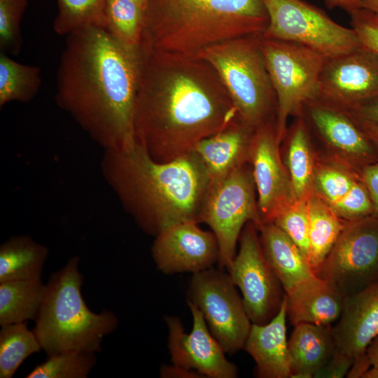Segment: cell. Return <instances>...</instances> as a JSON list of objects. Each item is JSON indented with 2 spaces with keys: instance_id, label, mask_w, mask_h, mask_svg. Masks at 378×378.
Instances as JSON below:
<instances>
[{
  "instance_id": "1",
  "label": "cell",
  "mask_w": 378,
  "mask_h": 378,
  "mask_svg": "<svg viewBox=\"0 0 378 378\" xmlns=\"http://www.w3.org/2000/svg\"><path fill=\"white\" fill-rule=\"evenodd\" d=\"M237 121L236 108L206 62L168 61L141 50L135 135L153 160H175Z\"/></svg>"
},
{
  "instance_id": "17",
  "label": "cell",
  "mask_w": 378,
  "mask_h": 378,
  "mask_svg": "<svg viewBox=\"0 0 378 378\" xmlns=\"http://www.w3.org/2000/svg\"><path fill=\"white\" fill-rule=\"evenodd\" d=\"M321 139L359 172L378 160V152L346 112L319 99L307 103L301 113Z\"/></svg>"
},
{
  "instance_id": "29",
  "label": "cell",
  "mask_w": 378,
  "mask_h": 378,
  "mask_svg": "<svg viewBox=\"0 0 378 378\" xmlns=\"http://www.w3.org/2000/svg\"><path fill=\"white\" fill-rule=\"evenodd\" d=\"M42 83L38 66L19 63L0 53V106L17 101L27 102L38 92Z\"/></svg>"
},
{
  "instance_id": "39",
  "label": "cell",
  "mask_w": 378,
  "mask_h": 378,
  "mask_svg": "<svg viewBox=\"0 0 378 378\" xmlns=\"http://www.w3.org/2000/svg\"><path fill=\"white\" fill-rule=\"evenodd\" d=\"M358 174L371 197L373 216L378 218V160L360 169Z\"/></svg>"
},
{
  "instance_id": "21",
  "label": "cell",
  "mask_w": 378,
  "mask_h": 378,
  "mask_svg": "<svg viewBox=\"0 0 378 378\" xmlns=\"http://www.w3.org/2000/svg\"><path fill=\"white\" fill-rule=\"evenodd\" d=\"M286 295L287 317L293 326L302 323L332 325L340 318L346 298L318 276Z\"/></svg>"
},
{
  "instance_id": "43",
  "label": "cell",
  "mask_w": 378,
  "mask_h": 378,
  "mask_svg": "<svg viewBox=\"0 0 378 378\" xmlns=\"http://www.w3.org/2000/svg\"><path fill=\"white\" fill-rule=\"evenodd\" d=\"M326 6L332 9L335 7L340 8L349 14L363 8L362 0H325Z\"/></svg>"
},
{
  "instance_id": "36",
  "label": "cell",
  "mask_w": 378,
  "mask_h": 378,
  "mask_svg": "<svg viewBox=\"0 0 378 378\" xmlns=\"http://www.w3.org/2000/svg\"><path fill=\"white\" fill-rule=\"evenodd\" d=\"M330 206L344 220L360 219L373 216L374 214L371 197L360 176L347 194Z\"/></svg>"
},
{
  "instance_id": "45",
  "label": "cell",
  "mask_w": 378,
  "mask_h": 378,
  "mask_svg": "<svg viewBox=\"0 0 378 378\" xmlns=\"http://www.w3.org/2000/svg\"><path fill=\"white\" fill-rule=\"evenodd\" d=\"M366 354L372 366L378 367V334L369 344Z\"/></svg>"
},
{
  "instance_id": "4",
  "label": "cell",
  "mask_w": 378,
  "mask_h": 378,
  "mask_svg": "<svg viewBox=\"0 0 378 378\" xmlns=\"http://www.w3.org/2000/svg\"><path fill=\"white\" fill-rule=\"evenodd\" d=\"M268 24L261 0H148L142 47L164 60L195 59L214 45L262 34Z\"/></svg>"
},
{
  "instance_id": "47",
  "label": "cell",
  "mask_w": 378,
  "mask_h": 378,
  "mask_svg": "<svg viewBox=\"0 0 378 378\" xmlns=\"http://www.w3.org/2000/svg\"><path fill=\"white\" fill-rule=\"evenodd\" d=\"M362 378H378V367L371 366L363 374Z\"/></svg>"
},
{
  "instance_id": "26",
  "label": "cell",
  "mask_w": 378,
  "mask_h": 378,
  "mask_svg": "<svg viewBox=\"0 0 378 378\" xmlns=\"http://www.w3.org/2000/svg\"><path fill=\"white\" fill-rule=\"evenodd\" d=\"M46 293L41 279L0 282V326L36 321Z\"/></svg>"
},
{
  "instance_id": "19",
  "label": "cell",
  "mask_w": 378,
  "mask_h": 378,
  "mask_svg": "<svg viewBox=\"0 0 378 378\" xmlns=\"http://www.w3.org/2000/svg\"><path fill=\"white\" fill-rule=\"evenodd\" d=\"M287 297L278 313L267 323H252L244 349L253 358L260 378L290 377L286 337Z\"/></svg>"
},
{
  "instance_id": "44",
  "label": "cell",
  "mask_w": 378,
  "mask_h": 378,
  "mask_svg": "<svg viewBox=\"0 0 378 378\" xmlns=\"http://www.w3.org/2000/svg\"><path fill=\"white\" fill-rule=\"evenodd\" d=\"M358 123V122H357ZM378 152V125L358 123Z\"/></svg>"
},
{
  "instance_id": "46",
  "label": "cell",
  "mask_w": 378,
  "mask_h": 378,
  "mask_svg": "<svg viewBox=\"0 0 378 378\" xmlns=\"http://www.w3.org/2000/svg\"><path fill=\"white\" fill-rule=\"evenodd\" d=\"M362 6L378 15V0H362Z\"/></svg>"
},
{
  "instance_id": "18",
  "label": "cell",
  "mask_w": 378,
  "mask_h": 378,
  "mask_svg": "<svg viewBox=\"0 0 378 378\" xmlns=\"http://www.w3.org/2000/svg\"><path fill=\"white\" fill-rule=\"evenodd\" d=\"M332 330L338 351L354 360L366 354L378 334V283L346 297Z\"/></svg>"
},
{
  "instance_id": "31",
  "label": "cell",
  "mask_w": 378,
  "mask_h": 378,
  "mask_svg": "<svg viewBox=\"0 0 378 378\" xmlns=\"http://www.w3.org/2000/svg\"><path fill=\"white\" fill-rule=\"evenodd\" d=\"M57 13L54 31L65 36L81 29L96 27L105 29L106 0H56Z\"/></svg>"
},
{
  "instance_id": "34",
  "label": "cell",
  "mask_w": 378,
  "mask_h": 378,
  "mask_svg": "<svg viewBox=\"0 0 378 378\" xmlns=\"http://www.w3.org/2000/svg\"><path fill=\"white\" fill-rule=\"evenodd\" d=\"M27 0H0V49L7 55H18L22 46L21 20Z\"/></svg>"
},
{
  "instance_id": "22",
  "label": "cell",
  "mask_w": 378,
  "mask_h": 378,
  "mask_svg": "<svg viewBox=\"0 0 378 378\" xmlns=\"http://www.w3.org/2000/svg\"><path fill=\"white\" fill-rule=\"evenodd\" d=\"M258 230L265 258L285 293L317 276L299 247L282 230L270 223Z\"/></svg>"
},
{
  "instance_id": "23",
  "label": "cell",
  "mask_w": 378,
  "mask_h": 378,
  "mask_svg": "<svg viewBox=\"0 0 378 378\" xmlns=\"http://www.w3.org/2000/svg\"><path fill=\"white\" fill-rule=\"evenodd\" d=\"M290 378H312L336 350L332 325L302 323L288 340Z\"/></svg>"
},
{
  "instance_id": "25",
  "label": "cell",
  "mask_w": 378,
  "mask_h": 378,
  "mask_svg": "<svg viewBox=\"0 0 378 378\" xmlns=\"http://www.w3.org/2000/svg\"><path fill=\"white\" fill-rule=\"evenodd\" d=\"M48 248L27 236L13 237L0 247V282L41 279Z\"/></svg>"
},
{
  "instance_id": "11",
  "label": "cell",
  "mask_w": 378,
  "mask_h": 378,
  "mask_svg": "<svg viewBox=\"0 0 378 378\" xmlns=\"http://www.w3.org/2000/svg\"><path fill=\"white\" fill-rule=\"evenodd\" d=\"M188 297L225 354L244 349L252 323L229 274L214 267L194 273Z\"/></svg>"
},
{
  "instance_id": "20",
  "label": "cell",
  "mask_w": 378,
  "mask_h": 378,
  "mask_svg": "<svg viewBox=\"0 0 378 378\" xmlns=\"http://www.w3.org/2000/svg\"><path fill=\"white\" fill-rule=\"evenodd\" d=\"M255 130L240 121L199 141L193 148L203 162L211 184L240 166L249 162L250 148Z\"/></svg>"
},
{
  "instance_id": "16",
  "label": "cell",
  "mask_w": 378,
  "mask_h": 378,
  "mask_svg": "<svg viewBox=\"0 0 378 378\" xmlns=\"http://www.w3.org/2000/svg\"><path fill=\"white\" fill-rule=\"evenodd\" d=\"M188 221L169 226L156 236L152 255L157 268L166 274L197 273L218 262L219 247L214 233Z\"/></svg>"
},
{
  "instance_id": "6",
  "label": "cell",
  "mask_w": 378,
  "mask_h": 378,
  "mask_svg": "<svg viewBox=\"0 0 378 378\" xmlns=\"http://www.w3.org/2000/svg\"><path fill=\"white\" fill-rule=\"evenodd\" d=\"M260 36L250 35L220 43L198 57L218 74L239 120L253 130L276 120V97L260 48Z\"/></svg>"
},
{
  "instance_id": "8",
  "label": "cell",
  "mask_w": 378,
  "mask_h": 378,
  "mask_svg": "<svg viewBox=\"0 0 378 378\" xmlns=\"http://www.w3.org/2000/svg\"><path fill=\"white\" fill-rule=\"evenodd\" d=\"M251 164L247 162L223 179L211 184L204 198L200 223L207 224L219 247L218 267L228 269L236 256L241 232L248 222L263 225L255 200Z\"/></svg>"
},
{
  "instance_id": "41",
  "label": "cell",
  "mask_w": 378,
  "mask_h": 378,
  "mask_svg": "<svg viewBox=\"0 0 378 378\" xmlns=\"http://www.w3.org/2000/svg\"><path fill=\"white\" fill-rule=\"evenodd\" d=\"M161 377L199 378L204 377L200 373L176 365H162L160 370Z\"/></svg>"
},
{
  "instance_id": "2",
  "label": "cell",
  "mask_w": 378,
  "mask_h": 378,
  "mask_svg": "<svg viewBox=\"0 0 378 378\" xmlns=\"http://www.w3.org/2000/svg\"><path fill=\"white\" fill-rule=\"evenodd\" d=\"M139 57L104 28L89 27L66 36L56 103L104 150H127L136 143Z\"/></svg>"
},
{
  "instance_id": "14",
  "label": "cell",
  "mask_w": 378,
  "mask_h": 378,
  "mask_svg": "<svg viewBox=\"0 0 378 378\" xmlns=\"http://www.w3.org/2000/svg\"><path fill=\"white\" fill-rule=\"evenodd\" d=\"M188 305L192 316L190 333L186 332L178 317H165L172 364L197 372L204 377H237V368L226 358L225 352L211 333L201 311L188 300Z\"/></svg>"
},
{
  "instance_id": "48",
  "label": "cell",
  "mask_w": 378,
  "mask_h": 378,
  "mask_svg": "<svg viewBox=\"0 0 378 378\" xmlns=\"http://www.w3.org/2000/svg\"><path fill=\"white\" fill-rule=\"evenodd\" d=\"M131 1L135 2L136 4L140 6L146 11L148 0H131Z\"/></svg>"
},
{
  "instance_id": "38",
  "label": "cell",
  "mask_w": 378,
  "mask_h": 378,
  "mask_svg": "<svg viewBox=\"0 0 378 378\" xmlns=\"http://www.w3.org/2000/svg\"><path fill=\"white\" fill-rule=\"evenodd\" d=\"M354 360L337 349L329 360L314 374V378H343L347 375Z\"/></svg>"
},
{
  "instance_id": "28",
  "label": "cell",
  "mask_w": 378,
  "mask_h": 378,
  "mask_svg": "<svg viewBox=\"0 0 378 378\" xmlns=\"http://www.w3.org/2000/svg\"><path fill=\"white\" fill-rule=\"evenodd\" d=\"M105 29L130 55L139 57L146 25V11L131 0H106Z\"/></svg>"
},
{
  "instance_id": "27",
  "label": "cell",
  "mask_w": 378,
  "mask_h": 378,
  "mask_svg": "<svg viewBox=\"0 0 378 378\" xmlns=\"http://www.w3.org/2000/svg\"><path fill=\"white\" fill-rule=\"evenodd\" d=\"M288 134L287 171L295 199L307 197L314 188L315 166L311 150L308 124L304 116H297Z\"/></svg>"
},
{
  "instance_id": "10",
  "label": "cell",
  "mask_w": 378,
  "mask_h": 378,
  "mask_svg": "<svg viewBox=\"0 0 378 378\" xmlns=\"http://www.w3.org/2000/svg\"><path fill=\"white\" fill-rule=\"evenodd\" d=\"M316 276L345 297L378 283V218L345 220Z\"/></svg>"
},
{
  "instance_id": "24",
  "label": "cell",
  "mask_w": 378,
  "mask_h": 378,
  "mask_svg": "<svg viewBox=\"0 0 378 378\" xmlns=\"http://www.w3.org/2000/svg\"><path fill=\"white\" fill-rule=\"evenodd\" d=\"M309 218V264L316 275L341 234L345 220L314 188L307 196Z\"/></svg>"
},
{
  "instance_id": "13",
  "label": "cell",
  "mask_w": 378,
  "mask_h": 378,
  "mask_svg": "<svg viewBox=\"0 0 378 378\" xmlns=\"http://www.w3.org/2000/svg\"><path fill=\"white\" fill-rule=\"evenodd\" d=\"M378 97V54L360 46L326 59L318 99L344 111Z\"/></svg>"
},
{
  "instance_id": "9",
  "label": "cell",
  "mask_w": 378,
  "mask_h": 378,
  "mask_svg": "<svg viewBox=\"0 0 378 378\" xmlns=\"http://www.w3.org/2000/svg\"><path fill=\"white\" fill-rule=\"evenodd\" d=\"M269 15L262 36L307 46L326 59L360 46L354 29L342 26L303 0H261Z\"/></svg>"
},
{
  "instance_id": "7",
  "label": "cell",
  "mask_w": 378,
  "mask_h": 378,
  "mask_svg": "<svg viewBox=\"0 0 378 378\" xmlns=\"http://www.w3.org/2000/svg\"><path fill=\"white\" fill-rule=\"evenodd\" d=\"M260 48L276 97V127L280 143L287 120L302 113L304 106L318 99L320 78L326 58L302 44L260 36Z\"/></svg>"
},
{
  "instance_id": "3",
  "label": "cell",
  "mask_w": 378,
  "mask_h": 378,
  "mask_svg": "<svg viewBox=\"0 0 378 378\" xmlns=\"http://www.w3.org/2000/svg\"><path fill=\"white\" fill-rule=\"evenodd\" d=\"M102 169L125 211L147 234L155 237L179 223H200L211 181L195 151L159 162L136 141L127 150H105Z\"/></svg>"
},
{
  "instance_id": "15",
  "label": "cell",
  "mask_w": 378,
  "mask_h": 378,
  "mask_svg": "<svg viewBox=\"0 0 378 378\" xmlns=\"http://www.w3.org/2000/svg\"><path fill=\"white\" fill-rule=\"evenodd\" d=\"M276 120L257 127L252 137L249 163L262 224L270 223L284 206L295 200L290 177L279 150Z\"/></svg>"
},
{
  "instance_id": "33",
  "label": "cell",
  "mask_w": 378,
  "mask_h": 378,
  "mask_svg": "<svg viewBox=\"0 0 378 378\" xmlns=\"http://www.w3.org/2000/svg\"><path fill=\"white\" fill-rule=\"evenodd\" d=\"M272 223L286 232L309 262V218L307 197L295 199L282 208Z\"/></svg>"
},
{
  "instance_id": "40",
  "label": "cell",
  "mask_w": 378,
  "mask_h": 378,
  "mask_svg": "<svg viewBox=\"0 0 378 378\" xmlns=\"http://www.w3.org/2000/svg\"><path fill=\"white\" fill-rule=\"evenodd\" d=\"M346 112L358 123L378 125V97Z\"/></svg>"
},
{
  "instance_id": "5",
  "label": "cell",
  "mask_w": 378,
  "mask_h": 378,
  "mask_svg": "<svg viewBox=\"0 0 378 378\" xmlns=\"http://www.w3.org/2000/svg\"><path fill=\"white\" fill-rule=\"evenodd\" d=\"M79 261L78 256L70 258L50 275L46 284L45 300L34 331L48 356L71 351L99 352L104 337L118 325L113 312L95 313L85 304Z\"/></svg>"
},
{
  "instance_id": "12",
  "label": "cell",
  "mask_w": 378,
  "mask_h": 378,
  "mask_svg": "<svg viewBox=\"0 0 378 378\" xmlns=\"http://www.w3.org/2000/svg\"><path fill=\"white\" fill-rule=\"evenodd\" d=\"M258 231L253 222L245 225L239 252L227 271L241 291L251 323L262 325L278 313L286 293L265 258Z\"/></svg>"
},
{
  "instance_id": "35",
  "label": "cell",
  "mask_w": 378,
  "mask_h": 378,
  "mask_svg": "<svg viewBox=\"0 0 378 378\" xmlns=\"http://www.w3.org/2000/svg\"><path fill=\"white\" fill-rule=\"evenodd\" d=\"M359 174L335 165L315 167L314 184L316 191L330 205L337 203L349 191Z\"/></svg>"
},
{
  "instance_id": "37",
  "label": "cell",
  "mask_w": 378,
  "mask_h": 378,
  "mask_svg": "<svg viewBox=\"0 0 378 378\" xmlns=\"http://www.w3.org/2000/svg\"><path fill=\"white\" fill-rule=\"evenodd\" d=\"M349 15L360 46L378 54V15L363 8Z\"/></svg>"
},
{
  "instance_id": "42",
  "label": "cell",
  "mask_w": 378,
  "mask_h": 378,
  "mask_svg": "<svg viewBox=\"0 0 378 378\" xmlns=\"http://www.w3.org/2000/svg\"><path fill=\"white\" fill-rule=\"evenodd\" d=\"M372 366L369 358L365 354L360 358L354 360L346 377L362 378L363 374Z\"/></svg>"
},
{
  "instance_id": "30",
  "label": "cell",
  "mask_w": 378,
  "mask_h": 378,
  "mask_svg": "<svg viewBox=\"0 0 378 378\" xmlns=\"http://www.w3.org/2000/svg\"><path fill=\"white\" fill-rule=\"evenodd\" d=\"M27 322L1 326L0 377L11 378L31 355L39 352L41 345Z\"/></svg>"
},
{
  "instance_id": "32",
  "label": "cell",
  "mask_w": 378,
  "mask_h": 378,
  "mask_svg": "<svg viewBox=\"0 0 378 378\" xmlns=\"http://www.w3.org/2000/svg\"><path fill=\"white\" fill-rule=\"evenodd\" d=\"M95 354L63 351L48 356L26 378H86L96 364Z\"/></svg>"
}]
</instances>
